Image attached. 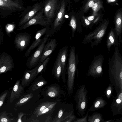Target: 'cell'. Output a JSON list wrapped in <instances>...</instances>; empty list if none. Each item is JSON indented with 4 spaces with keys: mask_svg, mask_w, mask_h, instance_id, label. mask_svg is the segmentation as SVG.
Masks as SVG:
<instances>
[{
    "mask_svg": "<svg viewBox=\"0 0 122 122\" xmlns=\"http://www.w3.org/2000/svg\"><path fill=\"white\" fill-rule=\"evenodd\" d=\"M94 2L93 0H91L89 1L88 3V6L90 7H92L94 5Z\"/></svg>",
    "mask_w": 122,
    "mask_h": 122,
    "instance_id": "cell-40",
    "label": "cell"
},
{
    "mask_svg": "<svg viewBox=\"0 0 122 122\" xmlns=\"http://www.w3.org/2000/svg\"><path fill=\"white\" fill-rule=\"evenodd\" d=\"M108 72L114 85L122 90V56L118 47H115L113 54L108 60Z\"/></svg>",
    "mask_w": 122,
    "mask_h": 122,
    "instance_id": "cell-1",
    "label": "cell"
},
{
    "mask_svg": "<svg viewBox=\"0 0 122 122\" xmlns=\"http://www.w3.org/2000/svg\"><path fill=\"white\" fill-rule=\"evenodd\" d=\"M52 118L51 115H50L47 117L46 118V119L44 121L45 122H52Z\"/></svg>",
    "mask_w": 122,
    "mask_h": 122,
    "instance_id": "cell-38",
    "label": "cell"
},
{
    "mask_svg": "<svg viewBox=\"0 0 122 122\" xmlns=\"http://www.w3.org/2000/svg\"><path fill=\"white\" fill-rule=\"evenodd\" d=\"M14 67L13 60L11 56L4 52L0 55V74L11 71Z\"/></svg>",
    "mask_w": 122,
    "mask_h": 122,
    "instance_id": "cell-8",
    "label": "cell"
},
{
    "mask_svg": "<svg viewBox=\"0 0 122 122\" xmlns=\"http://www.w3.org/2000/svg\"><path fill=\"white\" fill-rule=\"evenodd\" d=\"M46 95L50 97L59 99L62 96L65 97L66 94L60 86L55 83L48 86L46 91Z\"/></svg>",
    "mask_w": 122,
    "mask_h": 122,
    "instance_id": "cell-12",
    "label": "cell"
},
{
    "mask_svg": "<svg viewBox=\"0 0 122 122\" xmlns=\"http://www.w3.org/2000/svg\"><path fill=\"white\" fill-rule=\"evenodd\" d=\"M94 16L93 15H92L88 17V19L89 21H92L94 19Z\"/></svg>",
    "mask_w": 122,
    "mask_h": 122,
    "instance_id": "cell-41",
    "label": "cell"
},
{
    "mask_svg": "<svg viewBox=\"0 0 122 122\" xmlns=\"http://www.w3.org/2000/svg\"><path fill=\"white\" fill-rule=\"evenodd\" d=\"M33 94L30 93L22 96L16 103V107H20L28 102L33 97Z\"/></svg>",
    "mask_w": 122,
    "mask_h": 122,
    "instance_id": "cell-26",
    "label": "cell"
},
{
    "mask_svg": "<svg viewBox=\"0 0 122 122\" xmlns=\"http://www.w3.org/2000/svg\"><path fill=\"white\" fill-rule=\"evenodd\" d=\"M50 30L46 26L37 31L35 36V40L25 52V57H28L32 50L40 45L43 40V38H41L42 36Z\"/></svg>",
    "mask_w": 122,
    "mask_h": 122,
    "instance_id": "cell-13",
    "label": "cell"
},
{
    "mask_svg": "<svg viewBox=\"0 0 122 122\" xmlns=\"http://www.w3.org/2000/svg\"><path fill=\"white\" fill-rule=\"evenodd\" d=\"M55 6V0H48L45 4L44 13L47 25L51 22V19L53 17Z\"/></svg>",
    "mask_w": 122,
    "mask_h": 122,
    "instance_id": "cell-14",
    "label": "cell"
},
{
    "mask_svg": "<svg viewBox=\"0 0 122 122\" xmlns=\"http://www.w3.org/2000/svg\"><path fill=\"white\" fill-rule=\"evenodd\" d=\"M41 4L37 3L34 4L32 8L20 20L18 24L20 27L28 21L39 11L41 8Z\"/></svg>",
    "mask_w": 122,
    "mask_h": 122,
    "instance_id": "cell-17",
    "label": "cell"
},
{
    "mask_svg": "<svg viewBox=\"0 0 122 122\" xmlns=\"http://www.w3.org/2000/svg\"><path fill=\"white\" fill-rule=\"evenodd\" d=\"M66 105H64L63 107H61L56 115L52 119V122H62V117L66 108Z\"/></svg>",
    "mask_w": 122,
    "mask_h": 122,
    "instance_id": "cell-28",
    "label": "cell"
},
{
    "mask_svg": "<svg viewBox=\"0 0 122 122\" xmlns=\"http://www.w3.org/2000/svg\"><path fill=\"white\" fill-rule=\"evenodd\" d=\"M116 102L118 104H120L122 102V90H121L120 92L117 99Z\"/></svg>",
    "mask_w": 122,
    "mask_h": 122,
    "instance_id": "cell-35",
    "label": "cell"
},
{
    "mask_svg": "<svg viewBox=\"0 0 122 122\" xmlns=\"http://www.w3.org/2000/svg\"><path fill=\"white\" fill-rule=\"evenodd\" d=\"M31 38V34L27 32L17 34L14 40L15 48L20 52L23 51L29 45Z\"/></svg>",
    "mask_w": 122,
    "mask_h": 122,
    "instance_id": "cell-7",
    "label": "cell"
},
{
    "mask_svg": "<svg viewBox=\"0 0 122 122\" xmlns=\"http://www.w3.org/2000/svg\"><path fill=\"white\" fill-rule=\"evenodd\" d=\"M51 36V34L50 30L46 34L42 41L36 51L28 58L26 65L29 68H34L40 62L45 46Z\"/></svg>",
    "mask_w": 122,
    "mask_h": 122,
    "instance_id": "cell-5",
    "label": "cell"
},
{
    "mask_svg": "<svg viewBox=\"0 0 122 122\" xmlns=\"http://www.w3.org/2000/svg\"><path fill=\"white\" fill-rule=\"evenodd\" d=\"M89 115V111H88L86 115L82 118H77L73 121V122H87L88 118Z\"/></svg>",
    "mask_w": 122,
    "mask_h": 122,
    "instance_id": "cell-32",
    "label": "cell"
},
{
    "mask_svg": "<svg viewBox=\"0 0 122 122\" xmlns=\"http://www.w3.org/2000/svg\"><path fill=\"white\" fill-rule=\"evenodd\" d=\"M18 119L17 122H22L21 120V118L24 115L25 113L24 112H20L18 113Z\"/></svg>",
    "mask_w": 122,
    "mask_h": 122,
    "instance_id": "cell-37",
    "label": "cell"
},
{
    "mask_svg": "<svg viewBox=\"0 0 122 122\" xmlns=\"http://www.w3.org/2000/svg\"><path fill=\"white\" fill-rule=\"evenodd\" d=\"M103 8V5L102 2L98 0L95 3L92 7V9L95 12H97L100 8Z\"/></svg>",
    "mask_w": 122,
    "mask_h": 122,
    "instance_id": "cell-31",
    "label": "cell"
},
{
    "mask_svg": "<svg viewBox=\"0 0 122 122\" xmlns=\"http://www.w3.org/2000/svg\"><path fill=\"white\" fill-rule=\"evenodd\" d=\"M3 0L6 1H13L12 0Z\"/></svg>",
    "mask_w": 122,
    "mask_h": 122,
    "instance_id": "cell-42",
    "label": "cell"
},
{
    "mask_svg": "<svg viewBox=\"0 0 122 122\" xmlns=\"http://www.w3.org/2000/svg\"><path fill=\"white\" fill-rule=\"evenodd\" d=\"M61 67L60 55L58 52L52 71V73L55 78L59 81L61 76Z\"/></svg>",
    "mask_w": 122,
    "mask_h": 122,
    "instance_id": "cell-20",
    "label": "cell"
},
{
    "mask_svg": "<svg viewBox=\"0 0 122 122\" xmlns=\"http://www.w3.org/2000/svg\"><path fill=\"white\" fill-rule=\"evenodd\" d=\"M68 50V46H66L61 49L59 52L60 55L61 67V78L64 84L66 82L65 75Z\"/></svg>",
    "mask_w": 122,
    "mask_h": 122,
    "instance_id": "cell-16",
    "label": "cell"
},
{
    "mask_svg": "<svg viewBox=\"0 0 122 122\" xmlns=\"http://www.w3.org/2000/svg\"><path fill=\"white\" fill-rule=\"evenodd\" d=\"M20 82L19 80H17L13 87L10 97V103L16 98H19L24 91V87Z\"/></svg>",
    "mask_w": 122,
    "mask_h": 122,
    "instance_id": "cell-18",
    "label": "cell"
},
{
    "mask_svg": "<svg viewBox=\"0 0 122 122\" xmlns=\"http://www.w3.org/2000/svg\"><path fill=\"white\" fill-rule=\"evenodd\" d=\"M56 101H47L41 103L35 109L34 114L36 116L39 113L42 112Z\"/></svg>",
    "mask_w": 122,
    "mask_h": 122,
    "instance_id": "cell-24",
    "label": "cell"
},
{
    "mask_svg": "<svg viewBox=\"0 0 122 122\" xmlns=\"http://www.w3.org/2000/svg\"><path fill=\"white\" fill-rule=\"evenodd\" d=\"M0 7L3 10H15L16 9H20L21 5L14 1H6L0 0Z\"/></svg>",
    "mask_w": 122,
    "mask_h": 122,
    "instance_id": "cell-22",
    "label": "cell"
},
{
    "mask_svg": "<svg viewBox=\"0 0 122 122\" xmlns=\"http://www.w3.org/2000/svg\"><path fill=\"white\" fill-rule=\"evenodd\" d=\"M105 105V102L103 99L100 98H98L94 101L88 111L90 112L95 111L104 107Z\"/></svg>",
    "mask_w": 122,
    "mask_h": 122,
    "instance_id": "cell-23",
    "label": "cell"
},
{
    "mask_svg": "<svg viewBox=\"0 0 122 122\" xmlns=\"http://www.w3.org/2000/svg\"><path fill=\"white\" fill-rule=\"evenodd\" d=\"M102 120V117L100 114L95 113L88 117V122H100Z\"/></svg>",
    "mask_w": 122,
    "mask_h": 122,
    "instance_id": "cell-30",
    "label": "cell"
},
{
    "mask_svg": "<svg viewBox=\"0 0 122 122\" xmlns=\"http://www.w3.org/2000/svg\"><path fill=\"white\" fill-rule=\"evenodd\" d=\"M8 94V92H6L4 93L0 97V107H1L2 106L5 99Z\"/></svg>",
    "mask_w": 122,
    "mask_h": 122,
    "instance_id": "cell-33",
    "label": "cell"
},
{
    "mask_svg": "<svg viewBox=\"0 0 122 122\" xmlns=\"http://www.w3.org/2000/svg\"><path fill=\"white\" fill-rule=\"evenodd\" d=\"M15 0V1H17V0Z\"/></svg>",
    "mask_w": 122,
    "mask_h": 122,
    "instance_id": "cell-45",
    "label": "cell"
},
{
    "mask_svg": "<svg viewBox=\"0 0 122 122\" xmlns=\"http://www.w3.org/2000/svg\"><path fill=\"white\" fill-rule=\"evenodd\" d=\"M121 44L122 46V38L121 39V41L120 42V44Z\"/></svg>",
    "mask_w": 122,
    "mask_h": 122,
    "instance_id": "cell-44",
    "label": "cell"
},
{
    "mask_svg": "<svg viewBox=\"0 0 122 122\" xmlns=\"http://www.w3.org/2000/svg\"><path fill=\"white\" fill-rule=\"evenodd\" d=\"M11 113H8L6 111L3 112L0 114V122H11L13 120Z\"/></svg>",
    "mask_w": 122,
    "mask_h": 122,
    "instance_id": "cell-27",
    "label": "cell"
},
{
    "mask_svg": "<svg viewBox=\"0 0 122 122\" xmlns=\"http://www.w3.org/2000/svg\"><path fill=\"white\" fill-rule=\"evenodd\" d=\"M111 88H109L107 92V97H109L110 96L111 92Z\"/></svg>",
    "mask_w": 122,
    "mask_h": 122,
    "instance_id": "cell-39",
    "label": "cell"
},
{
    "mask_svg": "<svg viewBox=\"0 0 122 122\" xmlns=\"http://www.w3.org/2000/svg\"><path fill=\"white\" fill-rule=\"evenodd\" d=\"M44 8L25 24L19 27L18 30H25L30 26L39 25L43 26L47 25V22L43 15Z\"/></svg>",
    "mask_w": 122,
    "mask_h": 122,
    "instance_id": "cell-9",
    "label": "cell"
},
{
    "mask_svg": "<svg viewBox=\"0 0 122 122\" xmlns=\"http://www.w3.org/2000/svg\"><path fill=\"white\" fill-rule=\"evenodd\" d=\"M57 45V41L55 39H51L46 43L44 47L40 62H42L55 50Z\"/></svg>",
    "mask_w": 122,
    "mask_h": 122,
    "instance_id": "cell-15",
    "label": "cell"
},
{
    "mask_svg": "<svg viewBox=\"0 0 122 122\" xmlns=\"http://www.w3.org/2000/svg\"><path fill=\"white\" fill-rule=\"evenodd\" d=\"M76 119L73 111H66V112H65L63 115L62 122H73Z\"/></svg>",
    "mask_w": 122,
    "mask_h": 122,
    "instance_id": "cell-25",
    "label": "cell"
},
{
    "mask_svg": "<svg viewBox=\"0 0 122 122\" xmlns=\"http://www.w3.org/2000/svg\"><path fill=\"white\" fill-rule=\"evenodd\" d=\"M103 55L95 56L90 66L86 75L94 77L100 76L103 73L102 67L104 61Z\"/></svg>",
    "mask_w": 122,
    "mask_h": 122,
    "instance_id": "cell-6",
    "label": "cell"
},
{
    "mask_svg": "<svg viewBox=\"0 0 122 122\" xmlns=\"http://www.w3.org/2000/svg\"><path fill=\"white\" fill-rule=\"evenodd\" d=\"M114 29L118 39L119 44H120L122 31V8H119L116 11L114 18Z\"/></svg>",
    "mask_w": 122,
    "mask_h": 122,
    "instance_id": "cell-10",
    "label": "cell"
},
{
    "mask_svg": "<svg viewBox=\"0 0 122 122\" xmlns=\"http://www.w3.org/2000/svg\"><path fill=\"white\" fill-rule=\"evenodd\" d=\"M50 59V58L48 57L42 62L37 69L36 74V76L40 73L44 72L46 70V66Z\"/></svg>",
    "mask_w": 122,
    "mask_h": 122,
    "instance_id": "cell-29",
    "label": "cell"
},
{
    "mask_svg": "<svg viewBox=\"0 0 122 122\" xmlns=\"http://www.w3.org/2000/svg\"><path fill=\"white\" fill-rule=\"evenodd\" d=\"M118 41L113 28H112L109 33L106 41V46L109 51H110L112 46H118Z\"/></svg>",
    "mask_w": 122,
    "mask_h": 122,
    "instance_id": "cell-19",
    "label": "cell"
},
{
    "mask_svg": "<svg viewBox=\"0 0 122 122\" xmlns=\"http://www.w3.org/2000/svg\"><path fill=\"white\" fill-rule=\"evenodd\" d=\"M88 92L85 85H83L77 90L74 97L78 114L82 117L84 116L87 107Z\"/></svg>",
    "mask_w": 122,
    "mask_h": 122,
    "instance_id": "cell-4",
    "label": "cell"
},
{
    "mask_svg": "<svg viewBox=\"0 0 122 122\" xmlns=\"http://www.w3.org/2000/svg\"><path fill=\"white\" fill-rule=\"evenodd\" d=\"M65 17L66 18H68V16L67 15H65Z\"/></svg>",
    "mask_w": 122,
    "mask_h": 122,
    "instance_id": "cell-43",
    "label": "cell"
},
{
    "mask_svg": "<svg viewBox=\"0 0 122 122\" xmlns=\"http://www.w3.org/2000/svg\"><path fill=\"white\" fill-rule=\"evenodd\" d=\"M75 47H71L68 58L67 69V90L68 95L73 92L75 74L78 62V55L76 54Z\"/></svg>",
    "mask_w": 122,
    "mask_h": 122,
    "instance_id": "cell-3",
    "label": "cell"
},
{
    "mask_svg": "<svg viewBox=\"0 0 122 122\" xmlns=\"http://www.w3.org/2000/svg\"><path fill=\"white\" fill-rule=\"evenodd\" d=\"M4 34L1 26L0 27V45L2 44L4 38Z\"/></svg>",
    "mask_w": 122,
    "mask_h": 122,
    "instance_id": "cell-36",
    "label": "cell"
},
{
    "mask_svg": "<svg viewBox=\"0 0 122 122\" xmlns=\"http://www.w3.org/2000/svg\"><path fill=\"white\" fill-rule=\"evenodd\" d=\"M42 62H39L33 69L25 71L21 79V84L24 87L29 86L36 76L37 69Z\"/></svg>",
    "mask_w": 122,
    "mask_h": 122,
    "instance_id": "cell-11",
    "label": "cell"
},
{
    "mask_svg": "<svg viewBox=\"0 0 122 122\" xmlns=\"http://www.w3.org/2000/svg\"><path fill=\"white\" fill-rule=\"evenodd\" d=\"M7 26H6L5 27V30L6 31L7 35L9 36V33L11 32L13 29V26L11 25H8Z\"/></svg>",
    "mask_w": 122,
    "mask_h": 122,
    "instance_id": "cell-34",
    "label": "cell"
},
{
    "mask_svg": "<svg viewBox=\"0 0 122 122\" xmlns=\"http://www.w3.org/2000/svg\"><path fill=\"white\" fill-rule=\"evenodd\" d=\"M48 82L40 76L35 80L28 89V92H32L40 88L47 84Z\"/></svg>",
    "mask_w": 122,
    "mask_h": 122,
    "instance_id": "cell-21",
    "label": "cell"
},
{
    "mask_svg": "<svg viewBox=\"0 0 122 122\" xmlns=\"http://www.w3.org/2000/svg\"><path fill=\"white\" fill-rule=\"evenodd\" d=\"M109 22V19H104L94 30L85 36L81 44L90 43L92 47L98 45L106 34Z\"/></svg>",
    "mask_w": 122,
    "mask_h": 122,
    "instance_id": "cell-2",
    "label": "cell"
}]
</instances>
